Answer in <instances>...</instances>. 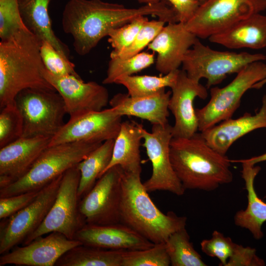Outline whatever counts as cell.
<instances>
[{
  "mask_svg": "<svg viewBox=\"0 0 266 266\" xmlns=\"http://www.w3.org/2000/svg\"><path fill=\"white\" fill-rule=\"evenodd\" d=\"M146 15L168 23L173 19L174 11L162 1L130 8L102 0H69L63 12L62 25L64 32L72 37L75 52L84 56L112 30Z\"/></svg>",
  "mask_w": 266,
  "mask_h": 266,
  "instance_id": "6da1fadb",
  "label": "cell"
},
{
  "mask_svg": "<svg viewBox=\"0 0 266 266\" xmlns=\"http://www.w3.org/2000/svg\"><path fill=\"white\" fill-rule=\"evenodd\" d=\"M41 40L28 29L0 42V108L27 89L55 90L44 77Z\"/></svg>",
  "mask_w": 266,
  "mask_h": 266,
  "instance_id": "7a4b0ae2",
  "label": "cell"
},
{
  "mask_svg": "<svg viewBox=\"0 0 266 266\" xmlns=\"http://www.w3.org/2000/svg\"><path fill=\"white\" fill-rule=\"evenodd\" d=\"M170 158L185 190L211 191L233 180L231 160L212 148L201 133L188 138L172 137Z\"/></svg>",
  "mask_w": 266,
  "mask_h": 266,
  "instance_id": "3957f363",
  "label": "cell"
},
{
  "mask_svg": "<svg viewBox=\"0 0 266 266\" xmlns=\"http://www.w3.org/2000/svg\"><path fill=\"white\" fill-rule=\"evenodd\" d=\"M141 172L122 169L120 223L154 244L164 243L172 233L185 228L187 218L160 211L145 189Z\"/></svg>",
  "mask_w": 266,
  "mask_h": 266,
  "instance_id": "277c9868",
  "label": "cell"
},
{
  "mask_svg": "<svg viewBox=\"0 0 266 266\" xmlns=\"http://www.w3.org/2000/svg\"><path fill=\"white\" fill-rule=\"evenodd\" d=\"M101 143L74 142L49 146L23 176L0 189V198L40 190L76 166Z\"/></svg>",
  "mask_w": 266,
  "mask_h": 266,
  "instance_id": "5b68a950",
  "label": "cell"
},
{
  "mask_svg": "<svg viewBox=\"0 0 266 266\" xmlns=\"http://www.w3.org/2000/svg\"><path fill=\"white\" fill-rule=\"evenodd\" d=\"M266 60L261 53L220 51L204 45L199 39L188 50L182 62V69L191 79L207 80L210 88L221 83L229 74L237 73L247 65Z\"/></svg>",
  "mask_w": 266,
  "mask_h": 266,
  "instance_id": "8992f818",
  "label": "cell"
},
{
  "mask_svg": "<svg viewBox=\"0 0 266 266\" xmlns=\"http://www.w3.org/2000/svg\"><path fill=\"white\" fill-rule=\"evenodd\" d=\"M266 77V64L257 61L247 65L225 87L211 88L208 103L196 109L199 131L202 132L232 118L245 92Z\"/></svg>",
  "mask_w": 266,
  "mask_h": 266,
  "instance_id": "52a82bcc",
  "label": "cell"
},
{
  "mask_svg": "<svg viewBox=\"0 0 266 266\" xmlns=\"http://www.w3.org/2000/svg\"><path fill=\"white\" fill-rule=\"evenodd\" d=\"M14 102L23 119L22 137L52 138L65 124V104L56 91L25 89L16 96Z\"/></svg>",
  "mask_w": 266,
  "mask_h": 266,
  "instance_id": "ba28073f",
  "label": "cell"
},
{
  "mask_svg": "<svg viewBox=\"0 0 266 266\" xmlns=\"http://www.w3.org/2000/svg\"><path fill=\"white\" fill-rule=\"evenodd\" d=\"M77 165L63 174L56 198L46 217L38 228L26 238L22 245L52 232H58L74 239L76 233L86 224L79 208L78 189L80 174Z\"/></svg>",
  "mask_w": 266,
  "mask_h": 266,
  "instance_id": "9c48e42d",
  "label": "cell"
},
{
  "mask_svg": "<svg viewBox=\"0 0 266 266\" xmlns=\"http://www.w3.org/2000/svg\"><path fill=\"white\" fill-rule=\"evenodd\" d=\"M266 9V0H207L185 26L198 37L208 38Z\"/></svg>",
  "mask_w": 266,
  "mask_h": 266,
  "instance_id": "30bf717a",
  "label": "cell"
},
{
  "mask_svg": "<svg viewBox=\"0 0 266 266\" xmlns=\"http://www.w3.org/2000/svg\"><path fill=\"white\" fill-rule=\"evenodd\" d=\"M62 176L43 187L36 198L25 207L0 220V255L22 244L40 226L55 200Z\"/></svg>",
  "mask_w": 266,
  "mask_h": 266,
  "instance_id": "8fae6325",
  "label": "cell"
},
{
  "mask_svg": "<svg viewBox=\"0 0 266 266\" xmlns=\"http://www.w3.org/2000/svg\"><path fill=\"white\" fill-rule=\"evenodd\" d=\"M140 130L152 171L150 177L143 183L149 193L155 191H166L177 196L184 194L185 190L177 177L172 166L170 158V143L172 138V126L153 125L151 132L142 126Z\"/></svg>",
  "mask_w": 266,
  "mask_h": 266,
  "instance_id": "7c38bea8",
  "label": "cell"
},
{
  "mask_svg": "<svg viewBox=\"0 0 266 266\" xmlns=\"http://www.w3.org/2000/svg\"><path fill=\"white\" fill-rule=\"evenodd\" d=\"M122 172L119 166L111 167L80 200L79 210L86 224L106 225L120 223Z\"/></svg>",
  "mask_w": 266,
  "mask_h": 266,
  "instance_id": "4fadbf2b",
  "label": "cell"
},
{
  "mask_svg": "<svg viewBox=\"0 0 266 266\" xmlns=\"http://www.w3.org/2000/svg\"><path fill=\"white\" fill-rule=\"evenodd\" d=\"M122 117L112 107L70 117L51 138L49 146L74 142L102 143L115 139L120 130Z\"/></svg>",
  "mask_w": 266,
  "mask_h": 266,
  "instance_id": "5bb4252c",
  "label": "cell"
},
{
  "mask_svg": "<svg viewBox=\"0 0 266 266\" xmlns=\"http://www.w3.org/2000/svg\"><path fill=\"white\" fill-rule=\"evenodd\" d=\"M43 74L61 95L66 114L70 117L102 110L109 103V93L103 86L95 81L84 82L80 76H57L45 67Z\"/></svg>",
  "mask_w": 266,
  "mask_h": 266,
  "instance_id": "9a60e30c",
  "label": "cell"
},
{
  "mask_svg": "<svg viewBox=\"0 0 266 266\" xmlns=\"http://www.w3.org/2000/svg\"><path fill=\"white\" fill-rule=\"evenodd\" d=\"M168 109L174 117L172 137L188 138L199 130L198 119L194 101L198 97H207L206 88L200 82L189 78L183 69H179L176 81L171 88Z\"/></svg>",
  "mask_w": 266,
  "mask_h": 266,
  "instance_id": "2e32d148",
  "label": "cell"
},
{
  "mask_svg": "<svg viewBox=\"0 0 266 266\" xmlns=\"http://www.w3.org/2000/svg\"><path fill=\"white\" fill-rule=\"evenodd\" d=\"M82 244L58 232L37 237L27 244L17 246L1 255L0 266H55L57 261L71 248Z\"/></svg>",
  "mask_w": 266,
  "mask_h": 266,
  "instance_id": "e0dca14e",
  "label": "cell"
},
{
  "mask_svg": "<svg viewBox=\"0 0 266 266\" xmlns=\"http://www.w3.org/2000/svg\"><path fill=\"white\" fill-rule=\"evenodd\" d=\"M51 138L22 137L0 148V189L23 176L49 146Z\"/></svg>",
  "mask_w": 266,
  "mask_h": 266,
  "instance_id": "ac0fdd59",
  "label": "cell"
},
{
  "mask_svg": "<svg viewBox=\"0 0 266 266\" xmlns=\"http://www.w3.org/2000/svg\"><path fill=\"white\" fill-rule=\"evenodd\" d=\"M198 39L185 23H170L165 26L147 46L157 53L156 69L164 75L178 69L187 52Z\"/></svg>",
  "mask_w": 266,
  "mask_h": 266,
  "instance_id": "d6986e66",
  "label": "cell"
},
{
  "mask_svg": "<svg viewBox=\"0 0 266 266\" xmlns=\"http://www.w3.org/2000/svg\"><path fill=\"white\" fill-rule=\"evenodd\" d=\"M74 239L83 245L110 250H142L155 244L122 223L106 225L86 224L76 233Z\"/></svg>",
  "mask_w": 266,
  "mask_h": 266,
  "instance_id": "ffe728a7",
  "label": "cell"
},
{
  "mask_svg": "<svg viewBox=\"0 0 266 266\" xmlns=\"http://www.w3.org/2000/svg\"><path fill=\"white\" fill-rule=\"evenodd\" d=\"M263 128H266V95L263 97L261 108L254 115L245 113L238 118H229L200 133L212 148L220 154L226 155L238 139L254 130Z\"/></svg>",
  "mask_w": 266,
  "mask_h": 266,
  "instance_id": "44dd1931",
  "label": "cell"
},
{
  "mask_svg": "<svg viewBox=\"0 0 266 266\" xmlns=\"http://www.w3.org/2000/svg\"><path fill=\"white\" fill-rule=\"evenodd\" d=\"M171 92L165 89L147 97L133 98L128 93H118L109 101L119 115L132 116L146 120L153 125L168 123V103Z\"/></svg>",
  "mask_w": 266,
  "mask_h": 266,
  "instance_id": "7402d4cb",
  "label": "cell"
},
{
  "mask_svg": "<svg viewBox=\"0 0 266 266\" xmlns=\"http://www.w3.org/2000/svg\"><path fill=\"white\" fill-rule=\"evenodd\" d=\"M208 39L230 49L264 48L266 47V16L253 14Z\"/></svg>",
  "mask_w": 266,
  "mask_h": 266,
  "instance_id": "603a6c76",
  "label": "cell"
},
{
  "mask_svg": "<svg viewBox=\"0 0 266 266\" xmlns=\"http://www.w3.org/2000/svg\"><path fill=\"white\" fill-rule=\"evenodd\" d=\"M241 164L242 177L247 192L248 203L245 209L235 213L234 221L236 226L248 230L259 240L264 236L262 227L266 222V202L258 197L254 187L255 179L261 168L246 163Z\"/></svg>",
  "mask_w": 266,
  "mask_h": 266,
  "instance_id": "cb8c5ba5",
  "label": "cell"
},
{
  "mask_svg": "<svg viewBox=\"0 0 266 266\" xmlns=\"http://www.w3.org/2000/svg\"><path fill=\"white\" fill-rule=\"evenodd\" d=\"M51 0H18L20 11L26 27L41 40L49 42L65 59L69 60L68 46L55 34L48 13Z\"/></svg>",
  "mask_w": 266,
  "mask_h": 266,
  "instance_id": "d4e9b609",
  "label": "cell"
},
{
  "mask_svg": "<svg viewBox=\"0 0 266 266\" xmlns=\"http://www.w3.org/2000/svg\"><path fill=\"white\" fill-rule=\"evenodd\" d=\"M140 126L134 122H122L114 139L111 159L103 174L115 166L127 172L141 171L140 147L142 136Z\"/></svg>",
  "mask_w": 266,
  "mask_h": 266,
  "instance_id": "484cf974",
  "label": "cell"
},
{
  "mask_svg": "<svg viewBox=\"0 0 266 266\" xmlns=\"http://www.w3.org/2000/svg\"><path fill=\"white\" fill-rule=\"evenodd\" d=\"M124 251L81 244L66 252L55 266H122Z\"/></svg>",
  "mask_w": 266,
  "mask_h": 266,
  "instance_id": "4316f807",
  "label": "cell"
},
{
  "mask_svg": "<svg viewBox=\"0 0 266 266\" xmlns=\"http://www.w3.org/2000/svg\"><path fill=\"white\" fill-rule=\"evenodd\" d=\"M114 139L102 142L77 165L80 174L78 196L80 200L103 175L112 158Z\"/></svg>",
  "mask_w": 266,
  "mask_h": 266,
  "instance_id": "83f0119b",
  "label": "cell"
},
{
  "mask_svg": "<svg viewBox=\"0 0 266 266\" xmlns=\"http://www.w3.org/2000/svg\"><path fill=\"white\" fill-rule=\"evenodd\" d=\"M179 69L164 76L130 75L118 79L115 83L126 87L128 94L133 98L147 97L157 94L174 84Z\"/></svg>",
  "mask_w": 266,
  "mask_h": 266,
  "instance_id": "f1b7e54d",
  "label": "cell"
},
{
  "mask_svg": "<svg viewBox=\"0 0 266 266\" xmlns=\"http://www.w3.org/2000/svg\"><path fill=\"white\" fill-rule=\"evenodd\" d=\"M165 245L172 266H207L190 242L185 228L170 235Z\"/></svg>",
  "mask_w": 266,
  "mask_h": 266,
  "instance_id": "f546056e",
  "label": "cell"
},
{
  "mask_svg": "<svg viewBox=\"0 0 266 266\" xmlns=\"http://www.w3.org/2000/svg\"><path fill=\"white\" fill-rule=\"evenodd\" d=\"M154 63V54L140 52L132 57L122 59L111 58L108 65L104 84L115 83L120 77L132 75L150 66Z\"/></svg>",
  "mask_w": 266,
  "mask_h": 266,
  "instance_id": "4dcf8cb0",
  "label": "cell"
},
{
  "mask_svg": "<svg viewBox=\"0 0 266 266\" xmlns=\"http://www.w3.org/2000/svg\"><path fill=\"white\" fill-rule=\"evenodd\" d=\"M170 265L165 242L142 250H125L122 266H168Z\"/></svg>",
  "mask_w": 266,
  "mask_h": 266,
  "instance_id": "1f68e13d",
  "label": "cell"
},
{
  "mask_svg": "<svg viewBox=\"0 0 266 266\" xmlns=\"http://www.w3.org/2000/svg\"><path fill=\"white\" fill-rule=\"evenodd\" d=\"M0 109V148H1L22 137L24 121L15 102Z\"/></svg>",
  "mask_w": 266,
  "mask_h": 266,
  "instance_id": "d6a6232c",
  "label": "cell"
},
{
  "mask_svg": "<svg viewBox=\"0 0 266 266\" xmlns=\"http://www.w3.org/2000/svg\"><path fill=\"white\" fill-rule=\"evenodd\" d=\"M166 23L158 20H147L145 22L132 44L117 53H110L111 58H128L139 53L153 40Z\"/></svg>",
  "mask_w": 266,
  "mask_h": 266,
  "instance_id": "836d02e7",
  "label": "cell"
},
{
  "mask_svg": "<svg viewBox=\"0 0 266 266\" xmlns=\"http://www.w3.org/2000/svg\"><path fill=\"white\" fill-rule=\"evenodd\" d=\"M28 29L20 11L18 0H0V37L7 38L17 31Z\"/></svg>",
  "mask_w": 266,
  "mask_h": 266,
  "instance_id": "e575fe53",
  "label": "cell"
},
{
  "mask_svg": "<svg viewBox=\"0 0 266 266\" xmlns=\"http://www.w3.org/2000/svg\"><path fill=\"white\" fill-rule=\"evenodd\" d=\"M40 50L44 66L52 74L57 76H80L75 70L74 65L63 57L48 41H41Z\"/></svg>",
  "mask_w": 266,
  "mask_h": 266,
  "instance_id": "d590c367",
  "label": "cell"
},
{
  "mask_svg": "<svg viewBox=\"0 0 266 266\" xmlns=\"http://www.w3.org/2000/svg\"><path fill=\"white\" fill-rule=\"evenodd\" d=\"M145 16L137 17L129 23L110 31L108 41L113 50L111 53H117L129 46L133 42L145 22Z\"/></svg>",
  "mask_w": 266,
  "mask_h": 266,
  "instance_id": "8d00e7d4",
  "label": "cell"
},
{
  "mask_svg": "<svg viewBox=\"0 0 266 266\" xmlns=\"http://www.w3.org/2000/svg\"><path fill=\"white\" fill-rule=\"evenodd\" d=\"M236 243L229 237L214 231L211 238L204 239L200 242L202 251L208 256L217 258L220 266H226L232 255Z\"/></svg>",
  "mask_w": 266,
  "mask_h": 266,
  "instance_id": "74e56055",
  "label": "cell"
},
{
  "mask_svg": "<svg viewBox=\"0 0 266 266\" xmlns=\"http://www.w3.org/2000/svg\"><path fill=\"white\" fill-rule=\"evenodd\" d=\"M40 190L0 198V219L6 218L25 207L36 198Z\"/></svg>",
  "mask_w": 266,
  "mask_h": 266,
  "instance_id": "f35d334b",
  "label": "cell"
},
{
  "mask_svg": "<svg viewBox=\"0 0 266 266\" xmlns=\"http://www.w3.org/2000/svg\"><path fill=\"white\" fill-rule=\"evenodd\" d=\"M264 260L256 254V250L235 244L226 266H264Z\"/></svg>",
  "mask_w": 266,
  "mask_h": 266,
  "instance_id": "ab89813d",
  "label": "cell"
},
{
  "mask_svg": "<svg viewBox=\"0 0 266 266\" xmlns=\"http://www.w3.org/2000/svg\"><path fill=\"white\" fill-rule=\"evenodd\" d=\"M175 10L179 22L186 23L194 15L200 3L198 0H166Z\"/></svg>",
  "mask_w": 266,
  "mask_h": 266,
  "instance_id": "60d3db41",
  "label": "cell"
},
{
  "mask_svg": "<svg viewBox=\"0 0 266 266\" xmlns=\"http://www.w3.org/2000/svg\"><path fill=\"white\" fill-rule=\"evenodd\" d=\"M264 161H266V153L246 159L231 160V163H246L251 165H255L257 163Z\"/></svg>",
  "mask_w": 266,
  "mask_h": 266,
  "instance_id": "b9f144b4",
  "label": "cell"
},
{
  "mask_svg": "<svg viewBox=\"0 0 266 266\" xmlns=\"http://www.w3.org/2000/svg\"><path fill=\"white\" fill-rule=\"evenodd\" d=\"M266 84V77L261 81L255 84L252 89H260L262 88L264 85Z\"/></svg>",
  "mask_w": 266,
  "mask_h": 266,
  "instance_id": "7bdbcfd3",
  "label": "cell"
},
{
  "mask_svg": "<svg viewBox=\"0 0 266 266\" xmlns=\"http://www.w3.org/2000/svg\"><path fill=\"white\" fill-rule=\"evenodd\" d=\"M140 3H144L146 4L154 3L159 2L162 0H137Z\"/></svg>",
  "mask_w": 266,
  "mask_h": 266,
  "instance_id": "ee69618b",
  "label": "cell"
},
{
  "mask_svg": "<svg viewBox=\"0 0 266 266\" xmlns=\"http://www.w3.org/2000/svg\"><path fill=\"white\" fill-rule=\"evenodd\" d=\"M200 2V4L203 3L205 1H206L207 0H198Z\"/></svg>",
  "mask_w": 266,
  "mask_h": 266,
  "instance_id": "f6af8a7d",
  "label": "cell"
}]
</instances>
